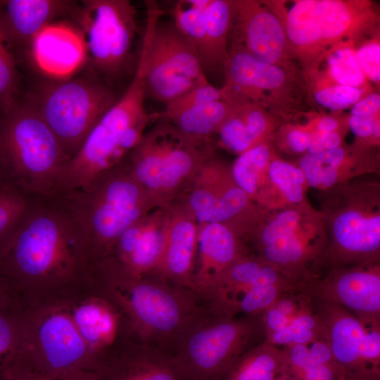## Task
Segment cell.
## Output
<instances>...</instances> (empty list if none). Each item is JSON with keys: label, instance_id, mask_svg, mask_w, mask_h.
Returning a JSON list of instances; mask_svg holds the SVG:
<instances>
[{"label": "cell", "instance_id": "1", "mask_svg": "<svg viewBox=\"0 0 380 380\" xmlns=\"http://www.w3.org/2000/svg\"><path fill=\"white\" fill-rule=\"evenodd\" d=\"M87 270L82 236L63 203L31 201L0 251V277L19 292L84 282Z\"/></svg>", "mask_w": 380, "mask_h": 380}, {"label": "cell", "instance_id": "2", "mask_svg": "<svg viewBox=\"0 0 380 380\" xmlns=\"http://www.w3.org/2000/svg\"><path fill=\"white\" fill-rule=\"evenodd\" d=\"M91 283L120 311L136 339L172 353L188 328L205 311L196 293L155 277H131L106 266Z\"/></svg>", "mask_w": 380, "mask_h": 380}, {"label": "cell", "instance_id": "3", "mask_svg": "<svg viewBox=\"0 0 380 380\" xmlns=\"http://www.w3.org/2000/svg\"><path fill=\"white\" fill-rule=\"evenodd\" d=\"M54 197L78 228L88 270L109 255L127 229L158 208L125 162L86 187Z\"/></svg>", "mask_w": 380, "mask_h": 380}, {"label": "cell", "instance_id": "4", "mask_svg": "<svg viewBox=\"0 0 380 380\" xmlns=\"http://www.w3.org/2000/svg\"><path fill=\"white\" fill-rule=\"evenodd\" d=\"M145 71L146 48L141 45L128 87L65 165L57 194L84 188L120 165L139 144L150 123L158 120V113H148L145 107Z\"/></svg>", "mask_w": 380, "mask_h": 380}, {"label": "cell", "instance_id": "5", "mask_svg": "<svg viewBox=\"0 0 380 380\" xmlns=\"http://www.w3.org/2000/svg\"><path fill=\"white\" fill-rule=\"evenodd\" d=\"M69 156L25 98L0 117V179L30 201L53 198Z\"/></svg>", "mask_w": 380, "mask_h": 380}, {"label": "cell", "instance_id": "6", "mask_svg": "<svg viewBox=\"0 0 380 380\" xmlns=\"http://www.w3.org/2000/svg\"><path fill=\"white\" fill-rule=\"evenodd\" d=\"M159 120L124 162L156 205L168 208L187 193L211 149Z\"/></svg>", "mask_w": 380, "mask_h": 380}, {"label": "cell", "instance_id": "7", "mask_svg": "<svg viewBox=\"0 0 380 380\" xmlns=\"http://www.w3.org/2000/svg\"><path fill=\"white\" fill-rule=\"evenodd\" d=\"M276 14L284 27L290 58L309 68L377 23V14L367 1L298 0L288 11Z\"/></svg>", "mask_w": 380, "mask_h": 380}, {"label": "cell", "instance_id": "8", "mask_svg": "<svg viewBox=\"0 0 380 380\" xmlns=\"http://www.w3.org/2000/svg\"><path fill=\"white\" fill-rule=\"evenodd\" d=\"M53 132L70 159L119 96L97 75L43 77L25 97Z\"/></svg>", "mask_w": 380, "mask_h": 380}, {"label": "cell", "instance_id": "9", "mask_svg": "<svg viewBox=\"0 0 380 380\" xmlns=\"http://www.w3.org/2000/svg\"><path fill=\"white\" fill-rule=\"evenodd\" d=\"M265 341L262 314L225 317L206 309L181 337L172 362L186 380H219L243 353Z\"/></svg>", "mask_w": 380, "mask_h": 380}, {"label": "cell", "instance_id": "10", "mask_svg": "<svg viewBox=\"0 0 380 380\" xmlns=\"http://www.w3.org/2000/svg\"><path fill=\"white\" fill-rule=\"evenodd\" d=\"M20 327L17 356L42 374L57 380L75 369L96 371L67 300L51 301L31 311L22 306Z\"/></svg>", "mask_w": 380, "mask_h": 380}, {"label": "cell", "instance_id": "11", "mask_svg": "<svg viewBox=\"0 0 380 380\" xmlns=\"http://www.w3.org/2000/svg\"><path fill=\"white\" fill-rule=\"evenodd\" d=\"M146 96L167 104L208 80L195 47L173 22L161 20L158 4L146 1Z\"/></svg>", "mask_w": 380, "mask_h": 380}, {"label": "cell", "instance_id": "12", "mask_svg": "<svg viewBox=\"0 0 380 380\" xmlns=\"http://www.w3.org/2000/svg\"><path fill=\"white\" fill-rule=\"evenodd\" d=\"M72 18L82 32L87 62L95 75L111 85L131 71L138 27L129 1H82Z\"/></svg>", "mask_w": 380, "mask_h": 380}, {"label": "cell", "instance_id": "13", "mask_svg": "<svg viewBox=\"0 0 380 380\" xmlns=\"http://www.w3.org/2000/svg\"><path fill=\"white\" fill-rule=\"evenodd\" d=\"M93 287L94 293L67 302L72 320L99 372L121 348L137 340L117 307Z\"/></svg>", "mask_w": 380, "mask_h": 380}, {"label": "cell", "instance_id": "14", "mask_svg": "<svg viewBox=\"0 0 380 380\" xmlns=\"http://www.w3.org/2000/svg\"><path fill=\"white\" fill-rule=\"evenodd\" d=\"M168 208H157L127 229L108 256L96 263L131 277H153L166 236Z\"/></svg>", "mask_w": 380, "mask_h": 380}, {"label": "cell", "instance_id": "15", "mask_svg": "<svg viewBox=\"0 0 380 380\" xmlns=\"http://www.w3.org/2000/svg\"><path fill=\"white\" fill-rule=\"evenodd\" d=\"M231 31L236 45L256 58L286 68L290 58L279 17L265 3L234 1Z\"/></svg>", "mask_w": 380, "mask_h": 380}, {"label": "cell", "instance_id": "16", "mask_svg": "<svg viewBox=\"0 0 380 380\" xmlns=\"http://www.w3.org/2000/svg\"><path fill=\"white\" fill-rule=\"evenodd\" d=\"M49 79L72 76L87 63L82 31L73 23L57 20L45 26L33 39L24 63Z\"/></svg>", "mask_w": 380, "mask_h": 380}, {"label": "cell", "instance_id": "17", "mask_svg": "<svg viewBox=\"0 0 380 380\" xmlns=\"http://www.w3.org/2000/svg\"><path fill=\"white\" fill-rule=\"evenodd\" d=\"M224 170L212 156L201 166L181 199L198 224L227 222L241 214L249 197L237 184H229Z\"/></svg>", "mask_w": 380, "mask_h": 380}, {"label": "cell", "instance_id": "18", "mask_svg": "<svg viewBox=\"0 0 380 380\" xmlns=\"http://www.w3.org/2000/svg\"><path fill=\"white\" fill-rule=\"evenodd\" d=\"M311 299L313 311L322 323L325 341L346 374L380 372L367 356L366 344L371 328L337 304Z\"/></svg>", "mask_w": 380, "mask_h": 380}, {"label": "cell", "instance_id": "19", "mask_svg": "<svg viewBox=\"0 0 380 380\" xmlns=\"http://www.w3.org/2000/svg\"><path fill=\"white\" fill-rule=\"evenodd\" d=\"M198 233V223L182 200L168 207L165 246L153 277L196 293Z\"/></svg>", "mask_w": 380, "mask_h": 380}, {"label": "cell", "instance_id": "20", "mask_svg": "<svg viewBox=\"0 0 380 380\" xmlns=\"http://www.w3.org/2000/svg\"><path fill=\"white\" fill-rule=\"evenodd\" d=\"M222 72L223 99L236 105L258 103L264 92L276 93L287 87V70L267 63L232 44Z\"/></svg>", "mask_w": 380, "mask_h": 380}, {"label": "cell", "instance_id": "21", "mask_svg": "<svg viewBox=\"0 0 380 380\" xmlns=\"http://www.w3.org/2000/svg\"><path fill=\"white\" fill-rule=\"evenodd\" d=\"M311 298L337 304L366 327H380L379 272L354 270L315 282L305 291Z\"/></svg>", "mask_w": 380, "mask_h": 380}, {"label": "cell", "instance_id": "22", "mask_svg": "<svg viewBox=\"0 0 380 380\" xmlns=\"http://www.w3.org/2000/svg\"><path fill=\"white\" fill-rule=\"evenodd\" d=\"M78 4L67 0L0 1V23L17 62H24L34 37L47 25L72 16Z\"/></svg>", "mask_w": 380, "mask_h": 380}, {"label": "cell", "instance_id": "23", "mask_svg": "<svg viewBox=\"0 0 380 380\" xmlns=\"http://www.w3.org/2000/svg\"><path fill=\"white\" fill-rule=\"evenodd\" d=\"M99 373L105 380H186L176 370L171 353L138 341L125 345Z\"/></svg>", "mask_w": 380, "mask_h": 380}, {"label": "cell", "instance_id": "24", "mask_svg": "<svg viewBox=\"0 0 380 380\" xmlns=\"http://www.w3.org/2000/svg\"><path fill=\"white\" fill-rule=\"evenodd\" d=\"M229 227L220 223L198 224V248L194 273L196 294L217 275L243 258Z\"/></svg>", "mask_w": 380, "mask_h": 380}, {"label": "cell", "instance_id": "25", "mask_svg": "<svg viewBox=\"0 0 380 380\" xmlns=\"http://www.w3.org/2000/svg\"><path fill=\"white\" fill-rule=\"evenodd\" d=\"M234 1L209 0L203 11V37L198 56L204 70L222 71L229 55Z\"/></svg>", "mask_w": 380, "mask_h": 380}, {"label": "cell", "instance_id": "26", "mask_svg": "<svg viewBox=\"0 0 380 380\" xmlns=\"http://www.w3.org/2000/svg\"><path fill=\"white\" fill-rule=\"evenodd\" d=\"M289 376L286 352L266 341L238 357L219 380H276Z\"/></svg>", "mask_w": 380, "mask_h": 380}, {"label": "cell", "instance_id": "27", "mask_svg": "<svg viewBox=\"0 0 380 380\" xmlns=\"http://www.w3.org/2000/svg\"><path fill=\"white\" fill-rule=\"evenodd\" d=\"M336 241L343 250L353 254L376 253L380 247V217H365L356 210L339 215L333 225Z\"/></svg>", "mask_w": 380, "mask_h": 380}, {"label": "cell", "instance_id": "28", "mask_svg": "<svg viewBox=\"0 0 380 380\" xmlns=\"http://www.w3.org/2000/svg\"><path fill=\"white\" fill-rule=\"evenodd\" d=\"M232 107V103L220 99L163 119L171 122L188 138L200 144H209L210 137L217 133Z\"/></svg>", "mask_w": 380, "mask_h": 380}, {"label": "cell", "instance_id": "29", "mask_svg": "<svg viewBox=\"0 0 380 380\" xmlns=\"http://www.w3.org/2000/svg\"><path fill=\"white\" fill-rule=\"evenodd\" d=\"M19 296L0 305V372L17 356L21 344Z\"/></svg>", "mask_w": 380, "mask_h": 380}, {"label": "cell", "instance_id": "30", "mask_svg": "<svg viewBox=\"0 0 380 380\" xmlns=\"http://www.w3.org/2000/svg\"><path fill=\"white\" fill-rule=\"evenodd\" d=\"M19 65L0 23V113H7L20 100Z\"/></svg>", "mask_w": 380, "mask_h": 380}, {"label": "cell", "instance_id": "31", "mask_svg": "<svg viewBox=\"0 0 380 380\" xmlns=\"http://www.w3.org/2000/svg\"><path fill=\"white\" fill-rule=\"evenodd\" d=\"M269 158L268 146L258 144L240 154L234 162L232 169L233 179L248 197L256 191L259 177Z\"/></svg>", "mask_w": 380, "mask_h": 380}, {"label": "cell", "instance_id": "32", "mask_svg": "<svg viewBox=\"0 0 380 380\" xmlns=\"http://www.w3.org/2000/svg\"><path fill=\"white\" fill-rule=\"evenodd\" d=\"M209 0H179L172 8L173 23L197 53L203 37V11Z\"/></svg>", "mask_w": 380, "mask_h": 380}, {"label": "cell", "instance_id": "33", "mask_svg": "<svg viewBox=\"0 0 380 380\" xmlns=\"http://www.w3.org/2000/svg\"><path fill=\"white\" fill-rule=\"evenodd\" d=\"M328 71L336 84L360 88L365 82L366 78L357 62L355 51L349 44L330 51Z\"/></svg>", "mask_w": 380, "mask_h": 380}, {"label": "cell", "instance_id": "34", "mask_svg": "<svg viewBox=\"0 0 380 380\" xmlns=\"http://www.w3.org/2000/svg\"><path fill=\"white\" fill-rule=\"evenodd\" d=\"M31 201L8 187L0 188V251L27 213Z\"/></svg>", "mask_w": 380, "mask_h": 380}, {"label": "cell", "instance_id": "35", "mask_svg": "<svg viewBox=\"0 0 380 380\" xmlns=\"http://www.w3.org/2000/svg\"><path fill=\"white\" fill-rule=\"evenodd\" d=\"M223 146L241 154L255 146L236 105L232 104L230 113L217 133Z\"/></svg>", "mask_w": 380, "mask_h": 380}, {"label": "cell", "instance_id": "36", "mask_svg": "<svg viewBox=\"0 0 380 380\" xmlns=\"http://www.w3.org/2000/svg\"><path fill=\"white\" fill-rule=\"evenodd\" d=\"M269 175L289 201L298 203L303 200L302 184L305 179L300 168L284 161L274 160L269 167Z\"/></svg>", "mask_w": 380, "mask_h": 380}, {"label": "cell", "instance_id": "37", "mask_svg": "<svg viewBox=\"0 0 380 380\" xmlns=\"http://www.w3.org/2000/svg\"><path fill=\"white\" fill-rule=\"evenodd\" d=\"M220 99H223L221 89L214 87L208 82L195 87L179 98L165 104V110L158 113V118H166L181 111Z\"/></svg>", "mask_w": 380, "mask_h": 380}, {"label": "cell", "instance_id": "38", "mask_svg": "<svg viewBox=\"0 0 380 380\" xmlns=\"http://www.w3.org/2000/svg\"><path fill=\"white\" fill-rule=\"evenodd\" d=\"M362 96L360 88L335 84L317 91L315 101L331 110H339L353 106Z\"/></svg>", "mask_w": 380, "mask_h": 380}, {"label": "cell", "instance_id": "39", "mask_svg": "<svg viewBox=\"0 0 380 380\" xmlns=\"http://www.w3.org/2000/svg\"><path fill=\"white\" fill-rule=\"evenodd\" d=\"M317 341H324L315 332L289 324L285 327L270 333L266 336V341L273 346H289L295 344L310 345Z\"/></svg>", "mask_w": 380, "mask_h": 380}, {"label": "cell", "instance_id": "40", "mask_svg": "<svg viewBox=\"0 0 380 380\" xmlns=\"http://www.w3.org/2000/svg\"><path fill=\"white\" fill-rule=\"evenodd\" d=\"M355 51L358 65L365 78L379 83L380 81V44L377 41L367 42Z\"/></svg>", "mask_w": 380, "mask_h": 380}, {"label": "cell", "instance_id": "41", "mask_svg": "<svg viewBox=\"0 0 380 380\" xmlns=\"http://www.w3.org/2000/svg\"><path fill=\"white\" fill-rule=\"evenodd\" d=\"M291 377L296 380H346V371L337 362L320 364L310 362Z\"/></svg>", "mask_w": 380, "mask_h": 380}, {"label": "cell", "instance_id": "42", "mask_svg": "<svg viewBox=\"0 0 380 380\" xmlns=\"http://www.w3.org/2000/svg\"><path fill=\"white\" fill-rule=\"evenodd\" d=\"M298 219V215L294 210H289L281 213L262 230L261 241L263 246L272 243L286 234L295 232Z\"/></svg>", "mask_w": 380, "mask_h": 380}, {"label": "cell", "instance_id": "43", "mask_svg": "<svg viewBox=\"0 0 380 380\" xmlns=\"http://www.w3.org/2000/svg\"><path fill=\"white\" fill-rule=\"evenodd\" d=\"M0 380H52L30 367L18 357L0 372Z\"/></svg>", "mask_w": 380, "mask_h": 380}, {"label": "cell", "instance_id": "44", "mask_svg": "<svg viewBox=\"0 0 380 380\" xmlns=\"http://www.w3.org/2000/svg\"><path fill=\"white\" fill-rule=\"evenodd\" d=\"M300 170L311 186L321 184L322 165L316 155L308 154L300 161Z\"/></svg>", "mask_w": 380, "mask_h": 380}, {"label": "cell", "instance_id": "45", "mask_svg": "<svg viewBox=\"0 0 380 380\" xmlns=\"http://www.w3.org/2000/svg\"><path fill=\"white\" fill-rule=\"evenodd\" d=\"M380 108V95L373 93L360 99L351 108L352 115L374 116L379 114Z\"/></svg>", "mask_w": 380, "mask_h": 380}, {"label": "cell", "instance_id": "46", "mask_svg": "<svg viewBox=\"0 0 380 380\" xmlns=\"http://www.w3.org/2000/svg\"><path fill=\"white\" fill-rule=\"evenodd\" d=\"M262 322L267 335L279 330L289 324L290 319L272 306L266 309L262 314Z\"/></svg>", "mask_w": 380, "mask_h": 380}, {"label": "cell", "instance_id": "47", "mask_svg": "<svg viewBox=\"0 0 380 380\" xmlns=\"http://www.w3.org/2000/svg\"><path fill=\"white\" fill-rule=\"evenodd\" d=\"M377 116L351 115L348 123L352 132L359 137H367L372 134L374 122Z\"/></svg>", "mask_w": 380, "mask_h": 380}, {"label": "cell", "instance_id": "48", "mask_svg": "<svg viewBox=\"0 0 380 380\" xmlns=\"http://www.w3.org/2000/svg\"><path fill=\"white\" fill-rule=\"evenodd\" d=\"M310 359L317 363L329 364L337 362L325 341H317L308 345Z\"/></svg>", "mask_w": 380, "mask_h": 380}, {"label": "cell", "instance_id": "49", "mask_svg": "<svg viewBox=\"0 0 380 380\" xmlns=\"http://www.w3.org/2000/svg\"><path fill=\"white\" fill-rule=\"evenodd\" d=\"M310 135L302 130H291L287 135V144L296 153H302L307 150Z\"/></svg>", "mask_w": 380, "mask_h": 380}, {"label": "cell", "instance_id": "50", "mask_svg": "<svg viewBox=\"0 0 380 380\" xmlns=\"http://www.w3.org/2000/svg\"><path fill=\"white\" fill-rule=\"evenodd\" d=\"M57 380H105L96 371L79 369L68 372Z\"/></svg>", "mask_w": 380, "mask_h": 380}, {"label": "cell", "instance_id": "51", "mask_svg": "<svg viewBox=\"0 0 380 380\" xmlns=\"http://www.w3.org/2000/svg\"><path fill=\"white\" fill-rule=\"evenodd\" d=\"M18 296V292L4 278L0 277V305Z\"/></svg>", "mask_w": 380, "mask_h": 380}, {"label": "cell", "instance_id": "52", "mask_svg": "<svg viewBox=\"0 0 380 380\" xmlns=\"http://www.w3.org/2000/svg\"><path fill=\"white\" fill-rule=\"evenodd\" d=\"M341 141V138L340 135L334 132L322 133V144L324 151L331 150L339 147Z\"/></svg>", "mask_w": 380, "mask_h": 380}, {"label": "cell", "instance_id": "53", "mask_svg": "<svg viewBox=\"0 0 380 380\" xmlns=\"http://www.w3.org/2000/svg\"><path fill=\"white\" fill-rule=\"evenodd\" d=\"M338 177V167L327 166L322 169L321 184L324 186H332Z\"/></svg>", "mask_w": 380, "mask_h": 380}, {"label": "cell", "instance_id": "54", "mask_svg": "<svg viewBox=\"0 0 380 380\" xmlns=\"http://www.w3.org/2000/svg\"><path fill=\"white\" fill-rule=\"evenodd\" d=\"M307 150L311 155H317L324 151L322 144V133L317 132L310 135Z\"/></svg>", "mask_w": 380, "mask_h": 380}, {"label": "cell", "instance_id": "55", "mask_svg": "<svg viewBox=\"0 0 380 380\" xmlns=\"http://www.w3.org/2000/svg\"><path fill=\"white\" fill-rule=\"evenodd\" d=\"M338 127L337 120L331 117L323 118L317 126V132L328 133L334 132Z\"/></svg>", "mask_w": 380, "mask_h": 380}, {"label": "cell", "instance_id": "56", "mask_svg": "<svg viewBox=\"0 0 380 380\" xmlns=\"http://www.w3.org/2000/svg\"><path fill=\"white\" fill-rule=\"evenodd\" d=\"M346 380H380V372L361 374H346Z\"/></svg>", "mask_w": 380, "mask_h": 380}, {"label": "cell", "instance_id": "57", "mask_svg": "<svg viewBox=\"0 0 380 380\" xmlns=\"http://www.w3.org/2000/svg\"><path fill=\"white\" fill-rule=\"evenodd\" d=\"M379 118H377V116L374 119V127H373V132L372 134L374 135L375 137L379 138Z\"/></svg>", "mask_w": 380, "mask_h": 380}, {"label": "cell", "instance_id": "58", "mask_svg": "<svg viewBox=\"0 0 380 380\" xmlns=\"http://www.w3.org/2000/svg\"><path fill=\"white\" fill-rule=\"evenodd\" d=\"M276 380H296V379L289 376L283 375V376H279L277 379H276Z\"/></svg>", "mask_w": 380, "mask_h": 380}, {"label": "cell", "instance_id": "59", "mask_svg": "<svg viewBox=\"0 0 380 380\" xmlns=\"http://www.w3.org/2000/svg\"><path fill=\"white\" fill-rule=\"evenodd\" d=\"M3 186H4V185L3 184V183L1 181V179H0V188H1Z\"/></svg>", "mask_w": 380, "mask_h": 380}, {"label": "cell", "instance_id": "60", "mask_svg": "<svg viewBox=\"0 0 380 380\" xmlns=\"http://www.w3.org/2000/svg\"><path fill=\"white\" fill-rule=\"evenodd\" d=\"M0 117H1V113H0Z\"/></svg>", "mask_w": 380, "mask_h": 380}]
</instances>
